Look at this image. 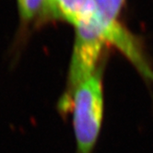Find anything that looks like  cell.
<instances>
[{"instance_id": "6da1fadb", "label": "cell", "mask_w": 153, "mask_h": 153, "mask_svg": "<svg viewBox=\"0 0 153 153\" xmlns=\"http://www.w3.org/2000/svg\"><path fill=\"white\" fill-rule=\"evenodd\" d=\"M60 108L72 114L76 152L92 153L103 119L102 68L65 91Z\"/></svg>"}, {"instance_id": "7a4b0ae2", "label": "cell", "mask_w": 153, "mask_h": 153, "mask_svg": "<svg viewBox=\"0 0 153 153\" xmlns=\"http://www.w3.org/2000/svg\"><path fill=\"white\" fill-rule=\"evenodd\" d=\"M75 43L68 71V89L102 68L101 62L108 42L93 13L75 26Z\"/></svg>"}, {"instance_id": "3957f363", "label": "cell", "mask_w": 153, "mask_h": 153, "mask_svg": "<svg viewBox=\"0 0 153 153\" xmlns=\"http://www.w3.org/2000/svg\"><path fill=\"white\" fill-rule=\"evenodd\" d=\"M125 1L126 0H94V15L101 25L108 42L112 40L117 29L121 26L118 18Z\"/></svg>"}, {"instance_id": "277c9868", "label": "cell", "mask_w": 153, "mask_h": 153, "mask_svg": "<svg viewBox=\"0 0 153 153\" xmlns=\"http://www.w3.org/2000/svg\"><path fill=\"white\" fill-rule=\"evenodd\" d=\"M52 4L56 18L74 26L92 16L95 11L94 0H52Z\"/></svg>"}, {"instance_id": "5b68a950", "label": "cell", "mask_w": 153, "mask_h": 153, "mask_svg": "<svg viewBox=\"0 0 153 153\" xmlns=\"http://www.w3.org/2000/svg\"><path fill=\"white\" fill-rule=\"evenodd\" d=\"M20 17L26 22L56 18L52 0H18Z\"/></svg>"}]
</instances>
